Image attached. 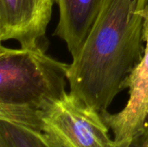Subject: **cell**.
<instances>
[{
    "mask_svg": "<svg viewBox=\"0 0 148 147\" xmlns=\"http://www.w3.org/2000/svg\"><path fill=\"white\" fill-rule=\"evenodd\" d=\"M148 0H104L68 73L69 92L100 113L108 112L140 62L145 42L140 10Z\"/></svg>",
    "mask_w": 148,
    "mask_h": 147,
    "instance_id": "6da1fadb",
    "label": "cell"
},
{
    "mask_svg": "<svg viewBox=\"0 0 148 147\" xmlns=\"http://www.w3.org/2000/svg\"><path fill=\"white\" fill-rule=\"evenodd\" d=\"M69 64L42 46H0V120L31 124L38 113L67 93Z\"/></svg>",
    "mask_w": 148,
    "mask_h": 147,
    "instance_id": "7a4b0ae2",
    "label": "cell"
},
{
    "mask_svg": "<svg viewBox=\"0 0 148 147\" xmlns=\"http://www.w3.org/2000/svg\"><path fill=\"white\" fill-rule=\"evenodd\" d=\"M39 127L62 147H115L101 113L70 92L38 113Z\"/></svg>",
    "mask_w": 148,
    "mask_h": 147,
    "instance_id": "3957f363",
    "label": "cell"
},
{
    "mask_svg": "<svg viewBox=\"0 0 148 147\" xmlns=\"http://www.w3.org/2000/svg\"><path fill=\"white\" fill-rule=\"evenodd\" d=\"M140 12L144 20L145 49L140 62L124 84L125 89H128V101L125 107L116 113H101L116 144L128 141L141 131L148 113V2L140 8Z\"/></svg>",
    "mask_w": 148,
    "mask_h": 147,
    "instance_id": "277c9868",
    "label": "cell"
},
{
    "mask_svg": "<svg viewBox=\"0 0 148 147\" xmlns=\"http://www.w3.org/2000/svg\"><path fill=\"white\" fill-rule=\"evenodd\" d=\"M56 0H0V41L20 47L42 46Z\"/></svg>",
    "mask_w": 148,
    "mask_h": 147,
    "instance_id": "5b68a950",
    "label": "cell"
},
{
    "mask_svg": "<svg viewBox=\"0 0 148 147\" xmlns=\"http://www.w3.org/2000/svg\"><path fill=\"white\" fill-rule=\"evenodd\" d=\"M59 20L54 36L64 41L74 58L82 48L104 0H56Z\"/></svg>",
    "mask_w": 148,
    "mask_h": 147,
    "instance_id": "8992f818",
    "label": "cell"
},
{
    "mask_svg": "<svg viewBox=\"0 0 148 147\" xmlns=\"http://www.w3.org/2000/svg\"><path fill=\"white\" fill-rule=\"evenodd\" d=\"M0 147H62L36 126L0 120Z\"/></svg>",
    "mask_w": 148,
    "mask_h": 147,
    "instance_id": "52a82bcc",
    "label": "cell"
},
{
    "mask_svg": "<svg viewBox=\"0 0 148 147\" xmlns=\"http://www.w3.org/2000/svg\"><path fill=\"white\" fill-rule=\"evenodd\" d=\"M115 147H148V129L142 128L141 131L125 143H115Z\"/></svg>",
    "mask_w": 148,
    "mask_h": 147,
    "instance_id": "ba28073f",
    "label": "cell"
},
{
    "mask_svg": "<svg viewBox=\"0 0 148 147\" xmlns=\"http://www.w3.org/2000/svg\"><path fill=\"white\" fill-rule=\"evenodd\" d=\"M143 128H146V129H148V113L147 117H146V120H145V122H144V126Z\"/></svg>",
    "mask_w": 148,
    "mask_h": 147,
    "instance_id": "9c48e42d",
    "label": "cell"
}]
</instances>
